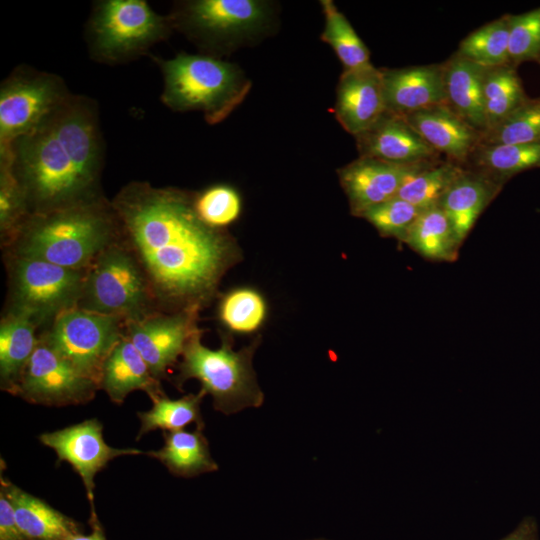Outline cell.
Masks as SVG:
<instances>
[{
    "label": "cell",
    "instance_id": "7a4b0ae2",
    "mask_svg": "<svg viewBox=\"0 0 540 540\" xmlns=\"http://www.w3.org/2000/svg\"><path fill=\"white\" fill-rule=\"evenodd\" d=\"M0 150L10 154L30 215L104 195L99 110L87 96L71 93L35 130Z\"/></svg>",
    "mask_w": 540,
    "mask_h": 540
},
{
    "label": "cell",
    "instance_id": "4dcf8cb0",
    "mask_svg": "<svg viewBox=\"0 0 540 540\" xmlns=\"http://www.w3.org/2000/svg\"><path fill=\"white\" fill-rule=\"evenodd\" d=\"M465 170L462 165L448 159L432 161L404 182L397 197L422 210L437 206Z\"/></svg>",
    "mask_w": 540,
    "mask_h": 540
},
{
    "label": "cell",
    "instance_id": "d6986e66",
    "mask_svg": "<svg viewBox=\"0 0 540 540\" xmlns=\"http://www.w3.org/2000/svg\"><path fill=\"white\" fill-rule=\"evenodd\" d=\"M404 118L437 153L463 167L481 140V133L446 104L432 106Z\"/></svg>",
    "mask_w": 540,
    "mask_h": 540
},
{
    "label": "cell",
    "instance_id": "7bdbcfd3",
    "mask_svg": "<svg viewBox=\"0 0 540 540\" xmlns=\"http://www.w3.org/2000/svg\"><path fill=\"white\" fill-rule=\"evenodd\" d=\"M537 62L540 64V58L537 60Z\"/></svg>",
    "mask_w": 540,
    "mask_h": 540
},
{
    "label": "cell",
    "instance_id": "4fadbf2b",
    "mask_svg": "<svg viewBox=\"0 0 540 540\" xmlns=\"http://www.w3.org/2000/svg\"><path fill=\"white\" fill-rule=\"evenodd\" d=\"M200 310L157 311L139 320L125 322L124 334L147 363L152 375L161 382L174 366L198 327Z\"/></svg>",
    "mask_w": 540,
    "mask_h": 540
},
{
    "label": "cell",
    "instance_id": "ac0fdd59",
    "mask_svg": "<svg viewBox=\"0 0 540 540\" xmlns=\"http://www.w3.org/2000/svg\"><path fill=\"white\" fill-rule=\"evenodd\" d=\"M386 110L405 117L446 104L443 65L382 69Z\"/></svg>",
    "mask_w": 540,
    "mask_h": 540
},
{
    "label": "cell",
    "instance_id": "44dd1931",
    "mask_svg": "<svg viewBox=\"0 0 540 540\" xmlns=\"http://www.w3.org/2000/svg\"><path fill=\"white\" fill-rule=\"evenodd\" d=\"M443 65L446 105L481 133L486 130L482 67L456 52Z\"/></svg>",
    "mask_w": 540,
    "mask_h": 540
},
{
    "label": "cell",
    "instance_id": "ba28073f",
    "mask_svg": "<svg viewBox=\"0 0 540 540\" xmlns=\"http://www.w3.org/2000/svg\"><path fill=\"white\" fill-rule=\"evenodd\" d=\"M8 296L4 313L26 317L46 330L63 312L77 307L86 269L5 253Z\"/></svg>",
    "mask_w": 540,
    "mask_h": 540
},
{
    "label": "cell",
    "instance_id": "30bf717a",
    "mask_svg": "<svg viewBox=\"0 0 540 540\" xmlns=\"http://www.w3.org/2000/svg\"><path fill=\"white\" fill-rule=\"evenodd\" d=\"M70 94L59 75L16 67L0 86V148L35 130Z\"/></svg>",
    "mask_w": 540,
    "mask_h": 540
},
{
    "label": "cell",
    "instance_id": "ffe728a7",
    "mask_svg": "<svg viewBox=\"0 0 540 540\" xmlns=\"http://www.w3.org/2000/svg\"><path fill=\"white\" fill-rule=\"evenodd\" d=\"M0 482V490L9 499L18 525L29 540H67L82 532L80 523L19 488L2 473Z\"/></svg>",
    "mask_w": 540,
    "mask_h": 540
},
{
    "label": "cell",
    "instance_id": "603a6c76",
    "mask_svg": "<svg viewBox=\"0 0 540 540\" xmlns=\"http://www.w3.org/2000/svg\"><path fill=\"white\" fill-rule=\"evenodd\" d=\"M502 185L466 169L437 206L446 214L460 243Z\"/></svg>",
    "mask_w": 540,
    "mask_h": 540
},
{
    "label": "cell",
    "instance_id": "4316f807",
    "mask_svg": "<svg viewBox=\"0 0 540 540\" xmlns=\"http://www.w3.org/2000/svg\"><path fill=\"white\" fill-rule=\"evenodd\" d=\"M403 242L425 258L447 262L457 258L461 245L450 220L439 206L424 209Z\"/></svg>",
    "mask_w": 540,
    "mask_h": 540
},
{
    "label": "cell",
    "instance_id": "9a60e30c",
    "mask_svg": "<svg viewBox=\"0 0 540 540\" xmlns=\"http://www.w3.org/2000/svg\"><path fill=\"white\" fill-rule=\"evenodd\" d=\"M430 162L401 165L359 156L341 167L337 174L351 214L359 217L368 208L396 197L404 182Z\"/></svg>",
    "mask_w": 540,
    "mask_h": 540
},
{
    "label": "cell",
    "instance_id": "484cf974",
    "mask_svg": "<svg viewBox=\"0 0 540 540\" xmlns=\"http://www.w3.org/2000/svg\"><path fill=\"white\" fill-rule=\"evenodd\" d=\"M540 167V142L512 145L479 144L465 168L502 185L524 170Z\"/></svg>",
    "mask_w": 540,
    "mask_h": 540
},
{
    "label": "cell",
    "instance_id": "8992f818",
    "mask_svg": "<svg viewBox=\"0 0 540 540\" xmlns=\"http://www.w3.org/2000/svg\"><path fill=\"white\" fill-rule=\"evenodd\" d=\"M167 15L144 0H101L93 5L85 28L90 57L104 64H122L148 53L172 33Z\"/></svg>",
    "mask_w": 540,
    "mask_h": 540
},
{
    "label": "cell",
    "instance_id": "f35d334b",
    "mask_svg": "<svg viewBox=\"0 0 540 540\" xmlns=\"http://www.w3.org/2000/svg\"><path fill=\"white\" fill-rule=\"evenodd\" d=\"M0 540H29L16 520L13 507L0 490Z\"/></svg>",
    "mask_w": 540,
    "mask_h": 540
},
{
    "label": "cell",
    "instance_id": "7c38bea8",
    "mask_svg": "<svg viewBox=\"0 0 540 540\" xmlns=\"http://www.w3.org/2000/svg\"><path fill=\"white\" fill-rule=\"evenodd\" d=\"M99 389L38 335L15 395L33 404L63 407L85 404Z\"/></svg>",
    "mask_w": 540,
    "mask_h": 540
},
{
    "label": "cell",
    "instance_id": "d6a6232c",
    "mask_svg": "<svg viewBox=\"0 0 540 540\" xmlns=\"http://www.w3.org/2000/svg\"><path fill=\"white\" fill-rule=\"evenodd\" d=\"M482 67L511 64L509 58V18L504 15L468 34L456 51Z\"/></svg>",
    "mask_w": 540,
    "mask_h": 540
},
{
    "label": "cell",
    "instance_id": "d590c367",
    "mask_svg": "<svg viewBox=\"0 0 540 540\" xmlns=\"http://www.w3.org/2000/svg\"><path fill=\"white\" fill-rule=\"evenodd\" d=\"M194 207L203 222L224 229L236 222L242 212L239 192L227 184H217L194 193Z\"/></svg>",
    "mask_w": 540,
    "mask_h": 540
},
{
    "label": "cell",
    "instance_id": "1f68e13d",
    "mask_svg": "<svg viewBox=\"0 0 540 540\" xmlns=\"http://www.w3.org/2000/svg\"><path fill=\"white\" fill-rule=\"evenodd\" d=\"M320 4L324 15V28L320 38L331 46L342 63L343 70L370 65V51L345 15L331 0H321Z\"/></svg>",
    "mask_w": 540,
    "mask_h": 540
},
{
    "label": "cell",
    "instance_id": "cb8c5ba5",
    "mask_svg": "<svg viewBox=\"0 0 540 540\" xmlns=\"http://www.w3.org/2000/svg\"><path fill=\"white\" fill-rule=\"evenodd\" d=\"M39 330L26 317L3 313L0 322V387L15 395L37 345Z\"/></svg>",
    "mask_w": 540,
    "mask_h": 540
},
{
    "label": "cell",
    "instance_id": "52a82bcc",
    "mask_svg": "<svg viewBox=\"0 0 540 540\" xmlns=\"http://www.w3.org/2000/svg\"><path fill=\"white\" fill-rule=\"evenodd\" d=\"M77 308L125 322L159 311L140 263L122 238L87 267Z\"/></svg>",
    "mask_w": 540,
    "mask_h": 540
},
{
    "label": "cell",
    "instance_id": "b9f144b4",
    "mask_svg": "<svg viewBox=\"0 0 540 540\" xmlns=\"http://www.w3.org/2000/svg\"><path fill=\"white\" fill-rule=\"evenodd\" d=\"M306 540H330V539L320 537V538H312V539H306Z\"/></svg>",
    "mask_w": 540,
    "mask_h": 540
},
{
    "label": "cell",
    "instance_id": "6da1fadb",
    "mask_svg": "<svg viewBox=\"0 0 540 540\" xmlns=\"http://www.w3.org/2000/svg\"><path fill=\"white\" fill-rule=\"evenodd\" d=\"M123 241L140 263L158 310H202L243 256L237 240L201 220L194 192L131 181L111 200Z\"/></svg>",
    "mask_w": 540,
    "mask_h": 540
},
{
    "label": "cell",
    "instance_id": "836d02e7",
    "mask_svg": "<svg viewBox=\"0 0 540 540\" xmlns=\"http://www.w3.org/2000/svg\"><path fill=\"white\" fill-rule=\"evenodd\" d=\"M24 192L18 183L11 165L10 154L0 151V236L5 249L15 238L29 217Z\"/></svg>",
    "mask_w": 540,
    "mask_h": 540
},
{
    "label": "cell",
    "instance_id": "8d00e7d4",
    "mask_svg": "<svg viewBox=\"0 0 540 540\" xmlns=\"http://www.w3.org/2000/svg\"><path fill=\"white\" fill-rule=\"evenodd\" d=\"M422 211L396 196L368 208L359 217L372 224L381 236L394 237L403 241Z\"/></svg>",
    "mask_w": 540,
    "mask_h": 540
},
{
    "label": "cell",
    "instance_id": "5b68a950",
    "mask_svg": "<svg viewBox=\"0 0 540 540\" xmlns=\"http://www.w3.org/2000/svg\"><path fill=\"white\" fill-rule=\"evenodd\" d=\"M202 334V329L194 334L184 349L173 380L176 387L181 389L187 380L197 379L201 390L212 396L214 409L225 415L262 406L264 394L253 368L261 337L236 351L231 334L222 332L217 349L203 345Z\"/></svg>",
    "mask_w": 540,
    "mask_h": 540
},
{
    "label": "cell",
    "instance_id": "5bb4252c",
    "mask_svg": "<svg viewBox=\"0 0 540 540\" xmlns=\"http://www.w3.org/2000/svg\"><path fill=\"white\" fill-rule=\"evenodd\" d=\"M39 441L56 453L58 462H68L80 476L91 509H95L94 479L96 474L117 457L143 453L135 448L109 446L103 437V425L96 418L42 433Z\"/></svg>",
    "mask_w": 540,
    "mask_h": 540
},
{
    "label": "cell",
    "instance_id": "9c48e42d",
    "mask_svg": "<svg viewBox=\"0 0 540 540\" xmlns=\"http://www.w3.org/2000/svg\"><path fill=\"white\" fill-rule=\"evenodd\" d=\"M270 15L266 1L190 0L176 2L167 16L173 30L217 57L259 33Z\"/></svg>",
    "mask_w": 540,
    "mask_h": 540
},
{
    "label": "cell",
    "instance_id": "ab89813d",
    "mask_svg": "<svg viewBox=\"0 0 540 540\" xmlns=\"http://www.w3.org/2000/svg\"><path fill=\"white\" fill-rule=\"evenodd\" d=\"M500 540H539L536 520L532 517L524 518L511 533Z\"/></svg>",
    "mask_w": 540,
    "mask_h": 540
},
{
    "label": "cell",
    "instance_id": "3957f363",
    "mask_svg": "<svg viewBox=\"0 0 540 540\" xmlns=\"http://www.w3.org/2000/svg\"><path fill=\"white\" fill-rule=\"evenodd\" d=\"M122 238L112 202L104 195L71 206L29 215L5 253L69 269H86Z\"/></svg>",
    "mask_w": 540,
    "mask_h": 540
},
{
    "label": "cell",
    "instance_id": "277c9868",
    "mask_svg": "<svg viewBox=\"0 0 540 540\" xmlns=\"http://www.w3.org/2000/svg\"><path fill=\"white\" fill-rule=\"evenodd\" d=\"M163 77L161 101L177 112L199 111L208 124L224 121L246 98L251 82L237 65L208 54L153 56Z\"/></svg>",
    "mask_w": 540,
    "mask_h": 540
},
{
    "label": "cell",
    "instance_id": "e0dca14e",
    "mask_svg": "<svg viewBox=\"0 0 540 540\" xmlns=\"http://www.w3.org/2000/svg\"><path fill=\"white\" fill-rule=\"evenodd\" d=\"M354 138L359 156L389 163L412 165L438 160L440 157L404 117L388 111Z\"/></svg>",
    "mask_w": 540,
    "mask_h": 540
},
{
    "label": "cell",
    "instance_id": "2e32d148",
    "mask_svg": "<svg viewBox=\"0 0 540 540\" xmlns=\"http://www.w3.org/2000/svg\"><path fill=\"white\" fill-rule=\"evenodd\" d=\"M386 111L382 69L370 64L343 70L336 88L334 114L346 132L355 137Z\"/></svg>",
    "mask_w": 540,
    "mask_h": 540
},
{
    "label": "cell",
    "instance_id": "f1b7e54d",
    "mask_svg": "<svg viewBox=\"0 0 540 540\" xmlns=\"http://www.w3.org/2000/svg\"><path fill=\"white\" fill-rule=\"evenodd\" d=\"M483 93L485 131L499 124L530 99L524 91L516 67L512 64L486 68Z\"/></svg>",
    "mask_w": 540,
    "mask_h": 540
},
{
    "label": "cell",
    "instance_id": "f546056e",
    "mask_svg": "<svg viewBox=\"0 0 540 540\" xmlns=\"http://www.w3.org/2000/svg\"><path fill=\"white\" fill-rule=\"evenodd\" d=\"M268 315L264 296L254 288H234L219 298L217 317L229 334L250 335L258 332Z\"/></svg>",
    "mask_w": 540,
    "mask_h": 540
},
{
    "label": "cell",
    "instance_id": "7402d4cb",
    "mask_svg": "<svg viewBox=\"0 0 540 540\" xmlns=\"http://www.w3.org/2000/svg\"><path fill=\"white\" fill-rule=\"evenodd\" d=\"M110 400L121 404L133 391L142 390L149 397L163 392L160 381L130 339L124 334L105 361L100 382Z\"/></svg>",
    "mask_w": 540,
    "mask_h": 540
},
{
    "label": "cell",
    "instance_id": "83f0119b",
    "mask_svg": "<svg viewBox=\"0 0 540 540\" xmlns=\"http://www.w3.org/2000/svg\"><path fill=\"white\" fill-rule=\"evenodd\" d=\"M206 393L187 394L178 399H170L164 391L156 394L152 400V408L145 412H138L140 429L136 437L139 440L144 434L161 429L162 431H177L191 423L199 429H204L200 405Z\"/></svg>",
    "mask_w": 540,
    "mask_h": 540
},
{
    "label": "cell",
    "instance_id": "e575fe53",
    "mask_svg": "<svg viewBox=\"0 0 540 540\" xmlns=\"http://www.w3.org/2000/svg\"><path fill=\"white\" fill-rule=\"evenodd\" d=\"M540 142V98L529 99L481 135L479 144L512 145Z\"/></svg>",
    "mask_w": 540,
    "mask_h": 540
},
{
    "label": "cell",
    "instance_id": "8fae6325",
    "mask_svg": "<svg viewBox=\"0 0 540 540\" xmlns=\"http://www.w3.org/2000/svg\"><path fill=\"white\" fill-rule=\"evenodd\" d=\"M125 321L77 307L39 333L49 346L100 387L103 366L124 335Z\"/></svg>",
    "mask_w": 540,
    "mask_h": 540
},
{
    "label": "cell",
    "instance_id": "60d3db41",
    "mask_svg": "<svg viewBox=\"0 0 540 540\" xmlns=\"http://www.w3.org/2000/svg\"><path fill=\"white\" fill-rule=\"evenodd\" d=\"M89 524L92 528L90 534L82 532L70 536L67 540H107L101 522L99 521L95 509H91Z\"/></svg>",
    "mask_w": 540,
    "mask_h": 540
},
{
    "label": "cell",
    "instance_id": "d4e9b609",
    "mask_svg": "<svg viewBox=\"0 0 540 540\" xmlns=\"http://www.w3.org/2000/svg\"><path fill=\"white\" fill-rule=\"evenodd\" d=\"M202 431L197 427L194 431H163L164 445L146 455L159 460L171 474L178 477L191 478L217 471L218 465L211 456Z\"/></svg>",
    "mask_w": 540,
    "mask_h": 540
},
{
    "label": "cell",
    "instance_id": "74e56055",
    "mask_svg": "<svg viewBox=\"0 0 540 540\" xmlns=\"http://www.w3.org/2000/svg\"><path fill=\"white\" fill-rule=\"evenodd\" d=\"M509 18V58L513 66L540 58V7Z\"/></svg>",
    "mask_w": 540,
    "mask_h": 540
}]
</instances>
